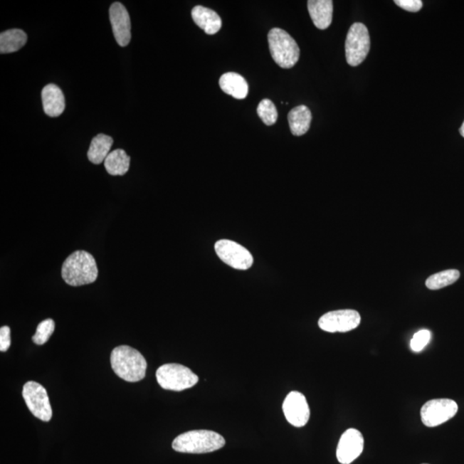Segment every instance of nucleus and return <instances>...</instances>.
<instances>
[{
    "mask_svg": "<svg viewBox=\"0 0 464 464\" xmlns=\"http://www.w3.org/2000/svg\"><path fill=\"white\" fill-rule=\"evenodd\" d=\"M110 362L115 374L127 382H139L146 376V359L138 350L130 346L115 347L112 351Z\"/></svg>",
    "mask_w": 464,
    "mask_h": 464,
    "instance_id": "1",
    "label": "nucleus"
},
{
    "mask_svg": "<svg viewBox=\"0 0 464 464\" xmlns=\"http://www.w3.org/2000/svg\"><path fill=\"white\" fill-rule=\"evenodd\" d=\"M61 275L65 283L72 287L93 283L98 276L96 260L89 252L75 251L65 259Z\"/></svg>",
    "mask_w": 464,
    "mask_h": 464,
    "instance_id": "2",
    "label": "nucleus"
},
{
    "mask_svg": "<svg viewBox=\"0 0 464 464\" xmlns=\"http://www.w3.org/2000/svg\"><path fill=\"white\" fill-rule=\"evenodd\" d=\"M225 438L221 434L209 430H194L177 436L172 443V448L178 453L202 454L213 453L223 448Z\"/></svg>",
    "mask_w": 464,
    "mask_h": 464,
    "instance_id": "3",
    "label": "nucleus"
},
{
    "mask_svg": "<svg viewBox=\"0 0 464 464\" xmlns=\"http://www.w3.org/2000/svg\"><path fill=\"white\" fill-rule=\"evenodd\" d=\"M268 40L271 56L278 65L289 69L297 64L300 49L287 31L279 28H272L268 33Z\"/></svg>",
    "mask_w": 464,
    "mask_h": 464,
    "instance_id": "4",
    "label": "nucleus"
},
{
    "mask_svg": "<svg viewBox=\"0 0 464 464\" xmlns=\"http://www.w3.org/2000/svg\"><path fill=\"white\" fill-rule=\"evenodd\" d=\"M157 383L167 391H182L192 388L199 378L189 368L180 364H165L157 369Z\"/></svg>",
    "mask_w": 464,
    "mask_h": 464,
    "instance_id": "5",
    "label": "nucleus"
},
{
    "mask_svg": "<svg viewBox=\"0 0 464 464\" xmlns=\"http://www.w3.org/2000/svg\"><path fill=\"white\" fill-rule=\"evenodd\" d=\"M371 48L370 35L362 23H355L348 31L346 43V58L348 65L357 66L366 60Z\"/></svg>",
    "mask_w": 464,
    "mask_h": 464,
    "instance_id": "6",
    "label": "nucleus"
},
{
    "mask_svg": "<svg viewBox=\"0 0 464 464\" xmlns=\"http://www.w3.org/2000/svg\"><path fill=\"white\" fill-rule=\"evenodd\" d=\"M23 397L30 411L41 421L52 419L53 411L49 397L43 385L30 381L23 385Z\"/></svg>",
    "mask_w": 464,
    "mask_h": 464,
    "instance_id": "7",
    "label": "nucleus"
},
{
    "mask_svg": "<svg viewBox=\"0 0 464 464\" xmlns=\"http://www.w3.org/2000/svg\"><path fill=\"white\" fill-rule=\"evenodd\" d=\"M214 248L222 262L238 270H247L254 263L251 252L231 240H219L215 243Z\"/></svg>",
    "mask_w": 464,
    "mask_h": 464,
    "instance_id": "8",
    "label": "nucleus"
},
{
    "mask_svg": "<svg viewBox=\"0 0 464 464\" xmlns=\"http://www.w3.org/2000/svg\"><path fill=\"white\" fill-rule=\"evenodd\" d=\"M458 411V406L453 400H431L421 408V421L428 428H435L453 419Z\"/></svg>",
    "mask_w": 464,
    "mask_h": 464,
    "instance_id": "9",
    "label": "nucleus"
},
{
    "mask_svg": "<svg viewBox=\"0 0 464 464\" xmlns=\"http://www.w3.org/2000/svg\"><path fill=\"white\" fill-rule=\"evenodd\" d=\"M362 317L354 310H334L323 315L319 319L318 325L323 331L329 333H346L355 329L360 325Z\"/></svg>",
    "mask_w": 464,
    "mask_h": 464,
    "instance_id": "10",
    "label": "nucleus"
},
{
    "mask_svg": "<svg viewBox=\"0 0 464 464\" xmlns=\"http://www.w3.org/2000/svg\"><path fill=\"white\" fill-rule=\"evenodd\" d=\"M285 419L296 428H302L308 423L310 416V408L303 394L292 391L288 394L283 406Z\"/></svg>",
    "mask_w": 464,
    "mask_h": 464,
    "instance_id": "11",
    "label": "nucleus"
},
{
    "mask_svg": "<svg viewBox=\"0 0 464 464\" xmlns=\"http://www.w3.org/2000/svg\"><path fill=\"white\" fill-rule=\"evenodd\" d=\"M364 441L362 433L357 429L350 428L346 431L339 438L337 450L339 463L350 464L362 455Z\"/></svg>",
    "mask_w": 464,
    "mask_h": 464,
    "instance_id": "12",
    "label": "nucleus"
},
{
    "mask_svg": "<svg viewBox=\"0 0 464 464\" xmlns=\"http://www.w3.org/2000/svg\"><path fill=\"white\" fill-rule=\"evenodd\" d=\"M110 19L116 41L126 47L131 41V21L126 7L122 3H114L110 6Z\"/></svg>",
    "mask_w": 464,
    "mask_h": 464,
    "instance_id": "13",
    "label": "nucleus"
},
{
    "mask_svg": "<svg viewBox=\"0 0 464 464\" xmlns=\"http://www.w3.org/2000/svg\"><path fill=\"white\" fill-rule=\"evenodd\" d=\"M308 10L315 26L319 30H326L333 19V1L331 0H310Z\"/></svg>",
    "mask_w": 464,
    "mask_h": 464,
    "instance_id": "14",
    "label": "nucleus"
},
{
    "mask_svg": "<svg viewBox=\"0 0 464 464\" xmlns=\"http://www.w3.org/2000/svg\"><path fill=\"white\" fill-rule=\"evenodd\" d=\"M45 114L51 117H57L63 113L65 103L62 90L56 85H46L41 93Z\"/></svg>",
    "mask_w": 464,
    "mask_h": 464,
    "instance_id": "15",
    "label": "nucleus"
},
{
    "mask_svg": "<svg viewBox=\"0 0 464 464\" xmlns=\"http://www.w3.org/2000/svg\"><path fill=\"white\" fill-rule=\"evenodd\" d=\"M192 18L194 23L206 34H216L222 27V20L216 12L201 6H197L192 10Z\"/></svg>",
    "mask_w": 464,
    "mask_h": 464,
    "instance_id": "16",
    "label": "nucleus"
},
{
    "mask_svg": "<svg viewBox=\"0 0 464 464\" xmlns=\"http://www.w3.org/2000/svg\"><path fill=\"white\" fill-rule=\"evenodd\" d=\"M219 86L223 93L232 97L242 100L248 93V83L243 76L236 73H227L219 78Z\"/></svg>",
    "mask_w": 464,
    "mask_h": 464,
    "instance_id": "17",
    "label": "nucleus"
},
{
    "mask_svg": "<svg viewBox=\"0 0 464 464\" xmlns=\"http://www.w3.org/2000/svg\"><path fill=\"white\" fill-rule=\"evenodd\" d=\"M312 115L308 107L305 105L294 107L288 114V122L292 134L302 136L310 130Z\"/></svg>",
    "mask_w": 464,
    "mask_h": 464,
    "instance_id": "18",
    "label": "nucleus"
},
{
    "mask_svg": "<svg viewBox=\"0 0 464 464\" xmlns=\"http://www.w3.org/2000/svg\"><path fill=\"white\" fill-rule=\"evenodd\" d=\"M114 140L110 136L100 134L91 140L88 151V159L94 164H100L110 154V148Z\"/></svg>",
    "mask_w": 464,
    "mask_h": 464,
    "instance_id": "19",
    "label": "nucleus"
},
{
    "mask_svg": "<svg viewBox=\"0 0 464 464\" xmlns=\"http://www.w3.org/2000/svg\"><path fill=\"white\" fill-rule=\"evenodd\" d=\"M130 157L122 149L110 153L105 161L106 171L111 176H124L130 169Z\"/></svg>",
    "mask_w": 464,
    "mask_h": 464,
    "instance_id": "20",
    "label": "nucleus"
},
{
    "mask_svg": "<svg viewBox=\"0 0 464 464\" xmlns=\"http://www.w3.org/2000/svg\"><path fill=\"white\" fill-rule=\"evenodd\" d=\"M27 43L24 31L14 28L0 34V53H11L19 51Z\"/></svg>",
    "mask_w": 464,
    "mask_h": 464,
    "instance_id": "21",
    "label": "nucleus"
},
{
    "mask_svg": "<svg viewBox=\"0 0 464 464\" xmlns=\"http://www.w3.org/2000/svg\"><path fill=\"white\" fill-rule=\"evenodd\" d=\"M460 272L455 269L442 271L430 276L426 281V288L430 290L442 289L453 285L459 279Z\"/></svg>",
    "mask_w": 464,
    "mask_h": 464,
    "instance_id": "22",
    "label": "nucleus"
},
{
    "mask_svg": "<svg viewBox=\"0 0 464 464\" xmlns=\"http://www.w3.org/2000/svg\"><path fill=\"white\" fill-rule=\"evenodd\" d=\"M258 114L267 126H272L277 122L278 111L275 105L269 99H263L258 107Z\"/></svg>",
    "mask_w": 464,
    "mask_h": 464,
    "instance_id": "23",
    "label": "nucleus"
},
{
    "mask_svg": "<svg viewBox=\"0 0 464 464\" xmlns=\"http://www.w3.org/2000/svg\"><path fill=\"white\" fill-rule=\"evenodd\" d=\"M56 323L53 319H46V320L41 322L36 328V332L34 334V337H32V341L36 344V345H43V344L47 343L49 338L51 337V335L55 331Z\"/></svg>",
    "mask_w": 464,
    "mask_h": 464,
    "instance_id": "24",
    "label": "nucleus"
},
{
    "mask_svg": "<svg viewBox=\"0 0 464 464\" xmlns=\"http://www.w3.org/2000/svg\"><path fill=\"white\" fill-rule=\"evenodd\" d=\"M431 339V332L428 329L420 330L419 332L414 334L413 337L410 342L411 349L416 353H419L428 346Z\"/></svg>",
    "mask_w": 464,
    "mask_h": 464,
    "instance_id": "25",
    "label": "nucleus"
},
{
    "mask_svg": "<svg viewBox=\"0 0 464 464\" xmlns=\"http://www.w3.org/2000/svg\"><path fill=\"white\" fill-rule=\"evenodd\" d=\"M395 3L401 9L411 12L419 11L423 6V3L421 0H396Z\"/></svg>",
    "mask_w": 464,
    "mask_h": 464,
    "instance_id": "26",
    "label": "nucleus"
},
{
    "mask_svg": "<svg viewBox=\"0 0 464 464\" xmlns=\"http://www.w3.org/2000/svg\"><path fill=\"white\" fill-rule=\"evenodd\" d=\"M11 347V329L8 326L0 329V351L6 352Z\"/></svg>",
    "mask_w": 464,
    "mask_h": 464,
    "instance_id": "27",
    "label": "nucleus"
},
{
    "mask_svg": "<svg viewBox=\"0 0 464 464\" xmlns=\"http://www.w3.org/2000/svg\"><path fill=\"white\" fill-rule=\"evenodd\" d=\"M460 134L464 138V122L463 123V125L461 127H460Z\"/></svg>",
    "mask_w": 464,
    "mask_h": 464,
    "instance_id": "28",
    "label": "nucleus"
}]
</instances>
